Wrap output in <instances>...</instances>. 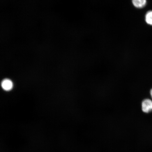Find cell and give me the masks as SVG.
<instances>
[{
    "label": "cell",
    "instance_id": "6da1fadb",
    "mask_svg": "<svg viewBox=\"0 0 152 152\" xmlns=\"http://www.w3.org/2000/svg\"><path fill=\"white\" fill-rule=\"evenodd\" d=\"M142 110L145 113L152 111V101L149 99L144 100L142 102Z\"/></svg>",
    "mask_w": 152,
    "mask_h": 152
},
{
    "label": "cell",
    "instance_id": "7a4b0ae2",
    "mask_svg": "<svg viewBox=\"0 0 152 152\" xmlns=\"http://www.w3.org/2000/svg\"><path fill=\"white\" fill-rule=\"evenodd\" d=\"M1 86L4 90L5 91H10L13 88V83L10 80L5 79L2 81Z\"/></svg>",
    "mask_w": 152,
    "mask_h": 152
},
{
    "label": "cell",
    "instance_id": "3957f363",
    "mask_svg": "<svg viewBox=\"0 0 152 152\" xmlns=\"http://www.w3.org/2000/svg\"><path fill=\"white\" fill-rule=\"evenodd\" d=\"M133 5L137 8L143 7L147 3V0H132Z\"/></svg>",
    "mask_w": 152,
    "mask_h": 152
},
{
    "label": "cell",
    "instance_id": "277c9868",
    "mask_svg": "<svg viewBox=\"0 0 152 152\" xmlns=\"http://www.w3.org/2000/svg\"><path fill=\"white\" fill-rule=\"evenodd\" d=\"M145 20L147 23L152 26V11H148L145 16Z\"/></svg>",
    "mask_w": 152,
    "mask_h": 152
},
{
    "label": "cell",
    "instance_id": "5b68a950",
    "mask_svg": "<svg viewBox=\"0 0 152 152\" xmlns=\"http://www.w3.org/2000/svg\"><path fill=\"white\" fill-rule=\"evenodd\" d=\"M151 97L152 98V89H151Z\"/></svg>",
    "mask_w": 152,
    "mask_h": 152
}]
</instances>
